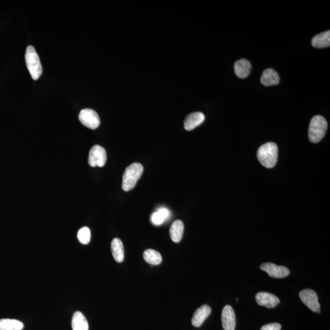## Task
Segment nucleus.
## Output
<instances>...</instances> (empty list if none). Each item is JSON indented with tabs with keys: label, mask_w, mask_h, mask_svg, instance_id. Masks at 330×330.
<instances>
[{
	"label": "nucleus",
	"mask_w": 330,
	"mask_h": 330,
	"mask_svg": "<svg viewBox=\"0 0 330 330\" xmlns=\"http://www.w3.org/2000/svg\"><path fill=\"white\" fill-rule=\"evenodd\" d=\"M24 323L15 319H0V330H21Z\"/></svg>",
	"instance_id": "nucleus-19"
},
{
	"label": "nucleus",
	"mask_w": 330,
	"mask_h": 330,
	"mask_svg": "<svg viewBox=\"0 0 330 330\" xmlns=\"http://www.w3.org/2000/svg\"><path fill=\"white\" fill-rule=\"evenodd\" d=\"M205 119L203 113L194 112L188 115L184 120V128L187 131H190L199 126Z\"/></svg>",
	"instance_id": "nucleus-12"
},
{
	"label": "nucleus",
	"mask_w": 330,
	"mask_h": 330,
	"mask_svg": "<svg viewBox=\"0 0 330 330\" xmlns=\"http://www.w3.org/2000/svg\"><path fill=\"white\" fill-rule=\"evenodd\" d=\"M251 71V64L247 59H241L235 62L234 72L238 78H247L250 75Z\"/></svg>",
	"instance_id": "nucleus-14"
},
{
	"label": "nucleus",
	"mask_w": 330,
	"mask_h": 330,
	"mask_svg": "<svg viewBox=\"0 0 330 330\" xmlns=\"http://www.w3.org/2000/svg\"><path fill=\"white\" fill-rule=\"evenodd\" d=\"M165 218L159 211L153 213L151 220L154 225H159L162 224L165 221Z\"/></svg>",
	"instance_id": "nucleus-22"
},
{
	"label": "nucleus",
	"mask_w": 330,
	"mask_h": 330,
	"mask_svg": "<svg viewBox=\"0 0 330 330\" xmlns=\"http://www.w3.org/2000/svg\"><path fill=\"white\" fill-rule=\"evenodd\" d=\"M278 148L274 143H267L260 147L257 151V159L267 168L274 167L278 160Z\"/></svg>",
	"instance_id": "nucleus-1"
},
{
	"label": "nucleus",
	"mask_w": 330,
	"mask_h": 330,
	"mask_svg": "<svg viewBox=\"0 0 330 330\" xmlns=\"http://www.w3.org/2000/svg\"><path fill=\"white\" fill-rule=\"evenodd\" d=\"M158 211L161 213L162 215L164 217L165 219H166L168 217L169 215V212L167 209L162 208L160 209Z\"/></svg>",
	"instance_id": "nucleus-24"
},
{
	"label": "nucleus",
	"mask_w": 330,
	"mask_h": 330,
	"mask_svg": "<svg viewBox=\"0 0 330 330\" xmlns=\"http://www.w3.org/2000/svg\"><path fill=\"white\" fill-rule=\"evenodd\" d=\"M222 320L223 329L225 330H235L236 326V318L233 308L230 305L223 307L222 314Z\"/></svg>",
	"instance_id": "nucleus-9"
},
{
	"label": "nucleus",
	"mask_w": 330,
	"mask_h": 330,
	"mask_svg": "<svg viewBox=\"0 0 330 330\" xmlns=\"http://www.w3.org/2000/svg\"><path fill=\"white\" fill-rule=\"evenodd\" d=\"M77 237L81 244L86 245L91 240V231L87 227L81 228L78 232Z\"/></svg>",
	"instance_id": "nucleus-21"
},
{
	"label": "nucleus",
	"mask_w": 330,
	"mask_h": 330,
	"mask_svg": "<svg viewBox=\"0 0 330 330\" xmlns=\"http://www.w3.org/2000/svg\"><path fill=\"white\" fill-rule=\"evenodd\" d=\"M25 61L31 77L34 80L39 79L42 74V68L39 56L33 46L27 47Z\"/></svg>",
	"instance_id": "nucleus-4"
},
{
	"label": "nucleus",
	"mask_w": 330,
	"mask_h": 330,
	"mask_svg": "<svg viewBox=\"0 0 330 330\" xmlns=\"http://www.w3.org/2000/svg\"><path fill=\"white\" fill-rule=\"evenodd\" d=\"M143 258L145 261L152 265H159L162 263V257L158 251L152 249H147L144 251Z\"/></svg>",
	"instance_id": "nucleus-20"
},
{
	"label": "nucleus",
	"mask_w": 330,
	"mask_h": 330,
	"mask_svg": "<svg viewBox=\"0 0 330 330\" xmlns=\"http://www.w3.org/2000/svg\"><path fill=\"white\" fill-rule=\"evenodd\" d=\"M328 124L325 118L316 115L311 119L308 130V137L311 142L317 143L324 137L327 130Z\"/></svg>",
	"instance_id": "nucleus-3"
},
{
	"label": "nucleus",
	"mask_w": 330,
	"mask_h": 330,
	"mask_svg": "<svg viewBox=\"0 0 330 330\" xmlns=\"http://www.w3.org/2000/svg\"><path fill=\"white\" fill-rule=\"evenodd\" d=\"M256 300L259 305L268 308L275 307L280 302L278 297H276L274 294L266 292H258L256 295Z\"/></svg>",
	"instance_id": "nucleus-10"
},
{
	"label": "nucleus",
	"mask_w": 330,
	"mask_h": 330,
	"mask_svg": "<svg viewBox=\"0 0 330 330\" xmlns=\"http://www.w3.org/2000/svg\"><path fill=\"white\" fill-rule=\"evenodd\" d=\"M260 82L266 86L276 85L279 84V77L277 72L272 69H266L260 78Z\"/></svg>",
	"instance_id": "nucleus-13"
},
{
	"label": "nucleus",
	"mask_w": 330,
	"mask_h": 330,
	"mask_svg": "<svg viewBox=\"0 0 330 330\" xmlns=\"http://www.w3.org/2000/svg\"><path fill=\"white\" fill-rule=\"evenodd\" d=\"M260 269L266 272L272 278H282L290 275V271L287 267L276 266L273 263H263L260 266Z\"/></svg>",
	"instance_id": "nucleus-8"
},
{
	"label": "nucleus",
	"mask_w": 330,
	"mask_h": 330,
	"mask_svg": "<svg viewBox=\"0 0 330 330\" xmlns=\"http://www.w3.org/2000/svg\"><path fill=\"white\" fill-rule=\"evenodd\" d=\"M111 249L113 257L116 262L121 263L124 259V248L122 241L115 238L112 241Z\"/></svg>",
	"instance_id": "nucleus-15"
},
{
	"label": "nucleus",
	"mask_w": 330,
	"mask_h": 330,
	"mask_svg": "<svg viewBox=\"0 0 330 330\" xmlns=\"http://www.w3.org/2000/svg\"><path fill=\"white\" fill-rule=\"evenodd\" d=\"M212 313L211 308L207 304H204L199 308H197L193 316L192 324L195 327H200L203 325L205 320L208 318V317Z\"/></svg>",
	"instance_id": "nucleus-11"
},
{
	"label": "nucleus",
	"mask_w": 330,
	"mask_h": 330,
	"mask_svg": "<svg viewBox=\"0 0 330 330\" xmlns=\"http://www.w3.org/2000/svg\"><path fill=\"white\" fill-rule=\"evenodd\" d=\"M184 231V225L181 220H176L172 223L170 229H169V234L172 241L175 243H178L181 241L182 237H183Z\"/></svg>",
	"instance_id": "nucleus-16"
},
{
	"label": "nucleus",
	"mask_w": 330,
	"mask_h": 330,
	"mask_svg": "<svg viewBox=\"0 0 330 330\" xmlns=\"http://www.w3.org/2000/svg\"><path fill=\"white\" fill-rule=\"evenodd\" d=\"M72 326L73 330H88L87 320L83 314L80 311H77L74 314L72 320Z\"/></svg>",
	"instance_id": "nucleus-18"
},
{
	"label": "nucleus",
	"mask_w": 330,
	"mask_h": 330,
	"mask_svg": "<svg viewBox=\"0 0 330 330\" xmlns=\"http://www.w3.org/2000/svg\"><path fill=\"white\" fill-rule=\"evenodd\" d=\"M312 46L317 49L326 48L330 46V31H327L317 34L311 40Z\"/></svg>",
	"instance_id": "nucleus-17"
},
{
	"label": "nucleus",
	"mask_w": 330,
	"mask_h": 330,
	"mask_svg": "<svg viewBox=\"0 0 330 330\" xmlns=\"http://www.w3.org/2000/svg\"><path fill=\"white\" fill-rule=\"evenodd\" d=\"M78 118L84 126L90 129H96L100 124L99 115L92 109L86 108L81 110Z\"/></svg>",
	"instance_id": "nucleus-5"
},
{
	"label": "nucleus",
	"mask_w": 330,
	"mask_h": 330,
	"mask_svg": "<svg viewBox=\"0 0 330 330\" xmlns=\"http://www.w3.org/2000/svg\"><path fill=\"white\" fill-rule=\"evenodd\" d=\"M143 169V165L139 163H134L127 166L122 177V189L125 191L133 189L142 175Z\"/></svg>",
	"instance_id": "nucleus-2"
},
{
	"label": "nucleus",
	"mask_w": 330,
	"mask_h": 330,
	"mask_svg": "<svg viewBox=\"0 0 330 330\" xmlns=\"http://www.w3.org/2000/svg\"><path fill=\"white\" fill-rule=\"evenodd\" d=\"M299 296L302 302L313 312L320 313L319 298L315 291L312 289H303L300 292Z\"/></svg>",
	"instance_id": "nucleus-7"
},
{
	"label": "nucleus",
	"mask_w": 330,
	"mask_h": 330,
	"mask_svg": "<svg viewBox=\"0 0 330 330\" xmlns=\"http://www.w3.org/2000/svg\"><path fill=\"white\" fill-rule=\"evenodd\" d=\"M106 159H107V156H106V150L103 147L95 145L91 149L89 157H88V163L92 167H96V166L103 167L105 165Z\"/></svg>",
	"instance_id": "nucleus-6"
},
{
	"label": "nucleus",
	"mask_w": 330,
	"mask_h": 330,
	"mask_svg": "<svg viewBox=\"0 0 330 330\" xmlns=\"http://www.w3.org/2000/svg\"><path fill=\"white\" fill-rule=\"evenodd\" d=\"M281 325L278 323H272L263 325L260 330H281Z\"/></svg>",
	"instance_id": "nucleus-23"
}]
</instances>
